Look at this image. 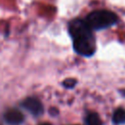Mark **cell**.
<instances>
[{
    "label": "cell",
    "mask_w": 125,
    "mask_h": 125,
    "mask_svg": "<svg viewBox=\"0 0 125 125\" xmlns=\"http://www.w3.org/2000/svg\"><path fill=\"white\" fill-rule=\"evenodd\" d=\"M68 31L72 38L75 52L81 56L90 57L96 51V41L93 30L84 19H75L69 21Z\"/></svg>",
    "instance_id": "1"
},
{
    "label": "cell",
    "mask_w": 125,
    "mask_h": 125,
    "mask_svg": "<svg viewBox=\"0 0 125 125\" xmlns=\"http://www.w3.org/2000/svg\"><path fill=\"white\" fill-rule=\"evenodd\" d=\"M84 21L92 30H100L115 24L117 16L108 10H96L91 12Z\"/></svg>",
    "instance_id": "2"
},
{
    "label": "cell",
    "mask_w": 125,
    "mask_h": 125,
    "mask_svg": "<svg viewBox=\"0 0 125 125\" xmlns=\"http://www.w3.org/2000/svg\"><path fill=\"white\" fill-rule=\"evenodd\" d=\"M21 105L26 109L28 110L32 115L34 116H39L43 113V105L41 104V102L36 99V98H33V97H29V98H26L22 103H21Z\"/></svg>",
    "instance_id": "3"
},
{
    "label": "cell",
    "mask_w": 125,
    "mask_h": 125,
    "mask_svg": "<svg viewBox=\"0 0 125 125\" xmlns=\"http://www.w3.org/2000/svg\"><path fill=\"white\" fill-rule=\"evenodd\" d=\"M4 119L10 125H19V124L22 123L24 116L20 110H18L16 108H12L5 112Z\"/></svg>",
    "instance_id": "4"
},
{
    "label": "cell",
    "mask_w": 125,
    "mask_h": 125,
    "mask_svg": "<svg viewBox=\"0 0 125 125\" xmlns=\"http://www.w3.org/2000/svg\"><path fill=\"white\" fill-rule=\"evenodd\" d=\"M112 121L114 124L117 125L125 124V109L121 107L115 109L112 115Z\"/></svg>",
    "instance_id": "5"
},
{
    "label": "cell",
    "mask_w": 125,
    "mask_h": 125,
    "mask_svg": "<svg viewBox=\"0 0 125 125\" xmlns=\"http://www.w3.org/2000/svg\"><path fill=\"white\" fill-rule=\"evenodd\" d=\"M85 122H86V125H103L100 116L95 112L89 113L86 116Z\"/></svg>",
    "instance_id": "6"
},
{
    "label": "cell",
    "mask_w": 125,
    "mask_h": 125,
    "mask_svg": "<svg viewBox=\"0 0 125 125\" xmlns=\"http://www.w3.org/2000/svg\"><path fill=\"white\" fill-rule=\"evenodd\" d=\"M75 84H76V80L72 79V78H68L63 81V86L66 88H72V87H74Z\"/></svg>",
    "instance_id": "7"
},
{
    "label": "cell",
    "mask_w": 125,
    "mask_h": 125,
    "mask_svg": "<svg viewBox=\"0 0 125 125\" xmlns=\"http://www.w3.org/2000/svg\"><path fill=\"white\" fill-rule=\"evenodd\" d=\"M40 125H51V124H49V123H43V124H40Z\"/></svg>",
    "instance_id": "8"
}]
</instances>
